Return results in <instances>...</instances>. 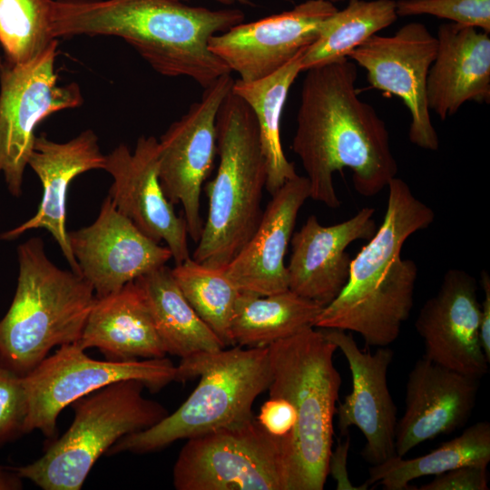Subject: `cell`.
I'll use <instances>...</instances> for the list:
<instances>
[{"label":"cell","instance_id":"6da1fadb","mask_svg":"<svg viewBox=\"0 0 490 490\" xmlns=\"http://www.w3.org/2000/svg\"><path fill=\"white\" fill-rule=\"evenodd\" d=\"M292 150L309 182V198L340 206L333 174L349 168L356 191L378 194L397 173L389 133L371 104L359 99L356 63L343 58L306 71Z\"/></svg>","mask_w":490,"mask_h":490},{"label":"cell","instance_id":"7a4b0ae2","mask_svg":"<svg viewBox=\"0 0 490 490\" xmlns=\"http://www.w3.org/2000/svg\"><path fill=\"white\" fill-rule=\"evenodd\" d=\"M182 0H53L55 39L120 37L168 77H189L205 88L229 67L209 49L212 35L240 24V9L211 10Z\"/></svg>","mask_w":490,"mask_h":490},{"label":"cell","instance_id":"3957f363","mask_svg":"<svg viewBox=\"0 0 490 490\" xmlns=\"http://www.w3.org/2000/svg\"><path fill=\"white\" fill-rule=\"evenodd\" d=\"M381 225L352 259L348 280L325 306L313 327L359 334L368 347H387L397 340L413 305L417 266L402 259L404 243L428 228L435 212L394 177Z\"/></svg>","mask_w":490,"mask_h":490},{"label":"cell","instance_id":"277c9868","mask_svg":"<svg viewBox=\"0 0 490 490\" xmlns=\"http://www.w3.org/2000/svg\"><path fill=\"white\" fill-rule=\"evenodd\" d=\"M270 397L289 401L296 424L282 441L286 490H322L329 474L341 376L334 365L337 346L308 328L268 346Z\"/></svg>","mask_w":490,"mask_h":490},{"label":"cell","instance_id":"5b68a950","mask_svg":"<svg viewBox=\"0 0 490 490\" xmlns=\"http://www.w3.org/2000/svg\"><path fill=\"white\" fill-rule=\"evenodd\" d=\"M13 301L0 319V366L24 377L56 346L76 343L95 299L79 273L54 265L40 237L17 247Z\"/></svg>","mask_w":490,"mask_h":490},{"label":"cell","instance_id":"8992f818","mask_svg":"<svg viewBox=\"0 0 490 490\" xmlns=\"http://www.w3.org/2000/svg\"><path fill=\"white\" fill-rule=\"evenodd\" d=\"M199 377L190 397L152 426L126 435L107 451L146 454L253 418L252 405L270 382L268 347L237 346L181 358L175 381Z\"/></svg>","mask_w":490,"mask_h":490},{"label":"cell","instance_id":"52a82bcc","mask_svg":"<svg viewBox=\"0 0 490 490\" xmlns=\"http://www.w3.org/2000/svg\"><path fill=\"white\" fill-rule=\"evenodd\" d=\"M216 128L220 162L207 186L208 215L192 259L222 269L260 221L267 174L254 113L231 90L219 109Z\"/></svg>","mask_w":490,"mask_h":490},{"label":"cell","instance_id":"ba28073f","mask_svg":"<svg viewBox=\"0 0 490 490\" xmlns=\"http://www.w3.org/2000/svg\"><path fill=\"white\" fill-rule=\"evenodd\" d=\"M137 380L110 384L74 403L67 431L31 464L15 467L44 490H79L95 462L122 436L157 424L169 413L143 397Z\"/></svg>","mask_w":490,"mask_h":490},{"label":"cell","instance_id":"9c48e42d","mask_svg":"<svg viewBox=\"0 0 490 490\" xmlns=\"http://www.w3.org/2000/svg\"><path fill=\"white\" fill-rule=\"evenodd\" d=\"M172 481L177 490H286L282 441L254 417L188 438Z\"/></svg>","mask_w":490,"mask_h":490},{"label":"cell","instance_id":"30bf717a","mask_svg":"<svg viewBox=\"0 0 490 490\" xmlns=\"http://www.w3.org/2000/svg\"><path fill=\"white\" fill-rule=\"evenodd\" d=\"M176 366L165 358L143 360H96L76 344L60 346L23 377L27 400L24 433L56 434L60 412L77 399L110 384L137 380L155 393L175 381Z\"/></svg>","mask_w":490,"mask_h":490},{"label":"cell","instance_id":"8fae6325","mask_svg":"<svg viewBox=\"0 0 490 490\" xmlns=\"http://www.w3.org/2000/svg\"><path fill=\"white\" fill-rule=\"evenodd\" d=\"M57 45L54 41L28 63H5L0 73V174L16 198L22 194L36 127L51 114L83 102L77 83H58Z\"/></svg>","mask_w":490,"mask_h":490},{"label":"cell","instance_id":"7c38bea8","mask_svg":"<svg viewBox=\"0 0 490 490\" xmlns=\"http://www.w3.org/2000/svg\"><path fill=\"white\" fill-rule=\"evenodd\" d=\"M230 74L204 88L201 99L173 122L158 141L159 180L167 199L181 203L188 235L199 241L203 220L201 194L217 154L216 119L232 88Z\"/></svg>","mask_w":490,"mask_h":490},{"label":"cell","instance_id":"4fadbf2b","mask_svg":"<svg viewBox=\"0 0 490 490\" xmlns=\"http://www.w3.org/2000/svg\"><path fill=\"white\" fill-rule=\"evenodd\" d=\"M436 49V37L425 24L412 22L391 36L372 35L348 54L367 71L373 88L404 102L411 115L409 140L427 151L439 147L426 100L427 75Z\"/></svg>","mask_w":490,"mask_h":490},{"label":"cell","instance_id":"5bb4252c","mask_svg":"<svg viewBox=\"0 0 490 490\" xmlns=\"http://www.w3.org/2000/svg\"><path fill=\"white\" fill-rule=\"evenodd\" d=\"M337 10L329 1L307 0L291 10L212 35L209 49L241 81L260 80L312 44L322 22Z\"/></svg>","mask_w":490,"mask_h":490},{"label":"cell","instance_id":"9a60e30c","mask_svg":"<svg viewBox=\"0 0 490 490\" xmlns=\"http://www.w3.org/2000/svg\"><path fill=\"white\" fill-rule=\"evenodd\" d=\"M68 240L80 274L96 298L118 291L172 259L167 246L143 234L117 211L108 195L96 220L69 231Z\"/></svg>","mask_w":490,"mask_h":490},{"label":"cell","instance_id":"2e32d148","mask_svg":"<svg viewBox=\"0 0 490 490\" xmlns=\"http://www.w3.org/2000/svg\"><path fill=\"white\" fill-rule=\"evenodd\" d=\"M103 170L113 180L108 196L117 211L151 240L164 241L175 264L190 258L184 218L175 213L160 183L158 140L141 136L133 152L118 145L105 155Z\"/></svg>","mask_w":490,"mask_h":490},{"label":"cell","instance_id":"e0dca14e","mask_svg":"<svg viewBox=\"0 0 490 490\" xmlns=\"http://www.w3.org/2000/svg\"><path fill=\"white\" fill-rule=\"evenodd\" d=\"M320 330L343 353L352 377L351 393L336 409L340 434L357 426L366 438L361 456L372 466L397 456V407L387 386L393 350L387 346L374 353L364 352L351 333L338 328Z\"/></svg>","mask_w":490,"mask_h":490},{"label":"cell","instance_id":"ac0fdd59","mask_svg":"<svg viewBox=\"0 0 490 490\" xmlns=\"http://www.w3.org/2000/svg\"><path fill=\"white\" fill-rule=\"evenodd\" d=\"M477 282L464 270L450 269L433 297L420 309L416 329L424 339V358L480 379L490 363L480 343L481 305Z\"/></svg>","mask_w":490,"mask_h":490},{"label":"cell","instance_id":"d6986e66","mask_svg":"<svg viewBox=\"0 0 490 490\" xmlns=\"http://www.w3.org/2000/svg\"><path fill=\"white\" fill-rule=\"evenodd\" d=\"M375 210L365 207L350 219L323 226L310 215L292 234L287 266L289 289L323 307L346 286L352 259L346 249L358 240H370L377 231Z\"/></svg>","mask_w":490,"mask_h":490},{"label":"cell","instance_id":"ffe728a7","mask_svg":"<svg viewBox=\"0 0 490 490\" xmlns=\"http://www.w3.org/2000/svg\"><path fill=\"white\" fill-rule=\"evenodd\" d=\"M479 379L423 358L410 370L405 411L396 429L397 456L462 427L475 407Z\"/></svg>","mask_w":490,"mask_h":490},{"label":"cell","instance_id":"44dd1931","mask_svg":"<svg viewBox=\"0 0 490 490\" xmlns=\"http://www.w3.org/2000/svg\"><path fill=\"white\" fill-rule=\"evenodd\" d=\"M105 155L98 136L85 130L65 142L36 135L28 166L38 176L43 196L36 213L22 224L0 234L3 240H14L28 230L44 229L59 245L73 271L80 274L66 230V201L70 184L78 175L91 170H103Z\"/></svg>","mask_w":490,"mask_h":490},{"label":"cell","instance_id":"7402d4cb","mask_svg":"<svg viewBox=\"0 0 490 490\" xmlns=\"http://www.w3.org/2000/svg\"><path fill=\"white\" fill-rule=\"evenodd\" d=\"M309 193L308 178L297 175L271 195L253 235L224 268L240 291L266 296L289 289L285 255Z\"/></svg>","mask_w":490,"mask_h":490},{"label":"cell","instance_id":"603a6c76","mask_svg":"<svg viewBox=\"0 0 490 490\" xmlns=\"http://www.w3.org/2000/svg\"><path fill=\"white\" fill-rule=\"evenodd\" d=\"M426 81L430 111L444 121L466 102L489 103L490 37L475 27L443 24Z\"/></svg>","mask_w":490,"mask_h":490},{"label":"cell","instance_id":"cb8c5ba5","mask_svg":"<svg viewBox=\"0 0 490 490\" xmlns=\"http://www.w3.org/2000/svg\"><path fill=\"white\" fill-rule=\"evenodd\" d=\"M95 348L108 360L162 358L167 352L144 297L134 281L116 292L96 298L76 343Z\"/></svg>","mask_w":490,"mask_h":490},{"label":"cell","instance_id":"d4e9b609","mask_svg":"<svg viewBox=\"0 0 490 490\" xmlns=\"http://www.w3.org/2000/svg\"><path fill=\"white\" fill-rule=\"evenodd\" d=\"M167 354L181 358L226 347L198 316L163 265L136 279Z\"/></svg>","mask_w":490,"mask_h":490},{"label":"cell","instance_id":"484cf974","mask_svg":"<svg viewBox=\"0 0 490 490\" xmlns=\"http://www.w3.org/2000/svg\"><path fill=\"white\" fill-rule=\"evenodd\" d=\"M306 50L269 76L253 82L238 79L231 88L254 113L266 162L265 189L270 195L298 175L294 162L287 159L282 148L280 122L289 89L301 73Z\"/></svg>","mask_w":490,"mask_h":490},{"label":"cell","instance_id":"4316f807","mask_svg":"<svg viewBox=\"0 0 490 490\" xmlns=\"http://www.w3.org/2000/svg\"><path fill=\"white\" fill-rule=\"evenodd\" d=\"M323 308L290 289L266 296L240 291L230 323L232 344L268 347L313 327Z\"/></svg>","mask_w":490,"mask_h":490},{"label":"cell","instance_id":"83f0119b","mask_svg":"<svg viewBox=\"0 0 490 490\" xmlns=\"http://www.w3.org/2000/svg\"><path fill=\"white\" fill-rule=\"evenodd\" d=\"M490 461V423L479 421L428 454L414 458L395 456L372 466L367 487L378 483L386 490L410 489L421 476L437 475L464 466H487Z\"/></svg>","mask_w":490,"mask_h":490},{"label":"cell","instance_id":"f1b7e54d","mask_svg":"<svg viewBox=\"0 0 490 490\" xmlns=\"http://www.w3.org/2000/svg\"><path fill=\"white\" fill-rule=\"evenodd\" d=\"M395 0H349L320 24L301 59V72L343 58L397 19Z\"/></svg>","mask_w":490,"mask_h":490},{"label":"cell","instance_id":"f546056e","mask_svg":"<svg viewBox=\"0 0 490 490\" xmlns=\"http://www.w3.org/2000/svg\"><path fill=\"white\" fill-rule=\"evenodd\" d=\"M172 277L198 316L225 347L232 344L230 323L240 294L224 268L203 265L188 258L172 269Z\"/></svg>","mask_w":490,"mask_h":490},{"label":"cell","instance_id":"4dcf8cb0","mask_svg":"<svg viewBox=\"0 0 490 490\" xmlns=\"http://www.w3.org/2000/svg\"><path fill=\"white\" fill-rule=\"evenodd\" d=\"M53 0H0V46L6 64L28 63L54 41Z\"/></svg>","mask_w":490,"mask_h":490},{"label":"cell","instance_id":"1f68e13d","mask_svg":"<svg viewBox=\"0 0 490 490\" xmlns=\"http://www.w3.org/2000/svg\"><path fill=\"white\" fill-rule=\"evenodd\" d=\"M397 16L430 15L490 33V0H398Z\"/></svg>","mask_w":490,"mask_h":490},{"label":"cell","instance_id":"d6a6232c","mask_svg":"<svg viewBox=\"0 0 490 490\" xmlns=\"http://www.w3.org/2000/svg\"><path fill=\"white\" fill-rule=\"evenodd\" d=\"M26 415L23 377L0 366V446L24 434Z\"/></svg>","mask_w":490,"mask_h":490},{"label":"cell","instance_id":"836d02e7","mask_svg":"<svg viewBox=\"0 0 490 490\" xmlns=\"http://www.w3.org/2000/svg\"><path fill=\"white\" fill-rule=\"evenodd\" d=\"M418 490H488L487 466H464L435 475Z\"/></svg>","mask_w":490,"mask_h":490},{"label":"cell","instance_id":"e575fe53","mask_svg":"<svg viewBox=\"0 0 490 490\" xmlns=\"http://www.w3.org/2000/svg\"><path fill=\"white\" fill-rule=\"evenodd\" d=\"M292 404L280 397H270L263 403L256 420L271 436L286 440L296 424Z\"/></svg>","mask_w":490,"mask_h":490},{"label":"cell","instance_id":"d590c367","mask_svg":"<svg viewBox=\"0 0 490 490\" xmlns=\"http://www.w3.org/2000/svg\"><path fill=\"white\" fill-rule=\"evenodd\" d=\"M480 284L484 299L481 304L479 337L482 349L490 362V276L486 270L481 271Z\"/></svg>","mask_w":490,"mask_h":490},{"label":"cell","instance_id":"8d00e7d4","mask_svg":"<svg viewBox=\"0 0 490 490\" xmlns=\"http://www.w3.org/2000/svg\"><path fill=\"white\" fill-rule=\"evenodd\" d=\"M22 478L15 473H10L0 467V490H16L22 488Z\"/></svg>","mask_w":490,"mask_h":490},{"label":"cell","instance_id":"74e56055","mask_svg":"<svg viewBox=\"0 0 490 490\" xmlns=\"http://www.w3.org/2000/svg\"><path fill=\"white\" fill-rule=\"evenodd\" d=\"M182 1H187V0H182ZM214 1L220 2L224 5L239 4V5H251L253 4L251 0H214Z\"/></svg>","mask_w":490,"mask_h":490},{"label":"cell","instance_id":"f35d334b","mask_svg":"<svg viewBox=\"0 0 490 490\" xmlns=\"http://www.w3.org/2000/svg\"><path fill=\"white\" fill-rule=\"evenodd\" d=\"M4 64H5L3 63L2 58H1V55H0V73H1V71L3 70V68H4Z\"/></svg>","mask_w":490,"mask_h":490},{"label":"cell","instance_id":"ab89813d","mask_svg":"<svg viewBox=\"0 0 490 490\" xmlns=\"http://www.w3.org/2000/svg\"><path fill=\"white\" fill-rule=\"evenodd\" d=\"M327 1H329V2H331V3H333V4H335V3H337V2L344 1V0H327Z\"/></svg>","mask_w":490,"mask_h":490}]
</instances>
